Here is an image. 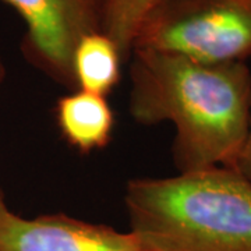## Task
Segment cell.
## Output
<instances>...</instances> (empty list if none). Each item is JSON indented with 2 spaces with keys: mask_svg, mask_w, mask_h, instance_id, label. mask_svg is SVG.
<instances>
[{
  "mask_svg": "<svg viewBox=\"0 0 251 251\" xmlns=\"http://www.w3.org/2000/svg\"><path fill=\"white\" fill-rule=\"evenodd\" d=\"M130 57V113L140 125H175L172 155L180 173L233 169L250 125L247 63H204L147 49Z\"/></svg>",
  "mask_w": 251,
  "mask_h": 251,
  "instance_id": "1",
  "label": "cell"
},
{
  "mask_svg": "<svg viewBox=\"0 0 251 251\" xmlns=\"http://www.w3.org/2000/svg\"><path fill=\"white\" fill-rule=\"evenodd\" d=\"M125 202L141 251H251V183L233 169L133 179Z\"/></svg>",
  "mask_w": 251,
  "mask_h": 251,
  "instance_id": "2",
  "label": "cell"
},
{
  "mask_svg": "<svg viewBox=\"0 0 251 251\" xmlns=\"http://www.w3.org/2000/svg\"><path fill=\"white\" fill-rule=\"evenodd\" d=\"M134 49L204 63L251 57V0H163L147 16Z\"/></svg>",
  "mask_w": 251,
  "mask_h": 251,
  "instance_id": "3",
  "label": "cell"
},
{
  "mask_svg": "<svg viewBox=\"0 0 251 251\" xmlns=\"http://www.w3.org/2000/svg\"><path fill=\"white\" fill-rule=\"evenodd\" d=\"M21 17L24 59L67 90H77L73 52L82 36L103 31L108 0H3Z\"/></svg>",
  "mask_w": 251,
  "mask_h": 251,
  "instance_id": "4",
  "label": "cell"
},
{
  "mask_svg": "<svg viewBox=\"0 0 251 251\" xmlns=\"http://www.w3.org/2000/svg\"><path fill=\"white\" fill-rule=\"evenodd\" d=\"M0 251H141L131 232L64 214L23 218L0 188Z\"/></svg>",
  "mask_w": 251,
  "mask_h": 251,
  "instance_id": "5",
  "label": "cell"
},
{
  "mask_svg": "<svg viewBox=\"0 0 251 251\" xmlns=\"http://www.w3.org/2000/svg\"><path fill=\"white\" fill-rule=\"evenodd\" d=\"M54 116L62 137L78 152L103 150L112 140L115 113L103 95L70 91L57 99Z\"/></svg>",
  "mask_w": 251,
  "mask_h": 251,
  "instance_id": "6",
  "label": "cell"
},
{
  "mask_svg": "<svg viewBox=\"0 0 251 251\" xmlns=\"http://www.w3.org/2000/svg\"><path fill=\"white\" fill-rule=\"evenodd\" d=\"M123 62L117 45L103 31L82 36L73 52L77 90L106 97L119 84Z\"/></svg>",
  "mask_w": 251,
  "mask_h": 251,
  "instance_id": "7",
  "label": "cell"
},
{
  "mask_svg": "<svg viewBox=\"0 0 251 251\" xmlns=\"http://www.w3.org/2000/svg\"><path fill=\"white\" fill-rule=\"evenodd\" d=\"M163 0H108L103 32L115 42L123 56L130 59L135 36L147 16Z\"/></svg>",
  "mask_w": 251,
  "mask_h": 251,
  "instance_id": "8",
  "label": "cell"
},
{
  "mask_svg": "<svg viewBox=\"0 0 251 251\" xmlns=\"http://www.w3.org/2000/svg\"><path fill=\"white\" fill-rule=\"evenodd\" d=\"M233 171L240 173L244 179H247L251 183V115H250V125H249V133L246 137V141L243 145L240 155L236 161Z\"/></svg>",
  "mask_w": 251,
  "mask_h": 251,
  "instance_id": "9",
  "label": "cell"
},
{
  "mask_svg": "<svg viewBox=\"0 0 251 251\" xmlns=\"http://www.w3.org/2000/svg\"><path fill=\"white\" fill-rule=\"evenodd\" d=\"M6 74H7V70H6V64L3 62L1 56H0V85L4 82L6 80Z\"/></svg>",
  "mask_w": 251,
  "mask_h": 251,
  "instance_id": "10",
  "label": "cell"
}]
</instances>
